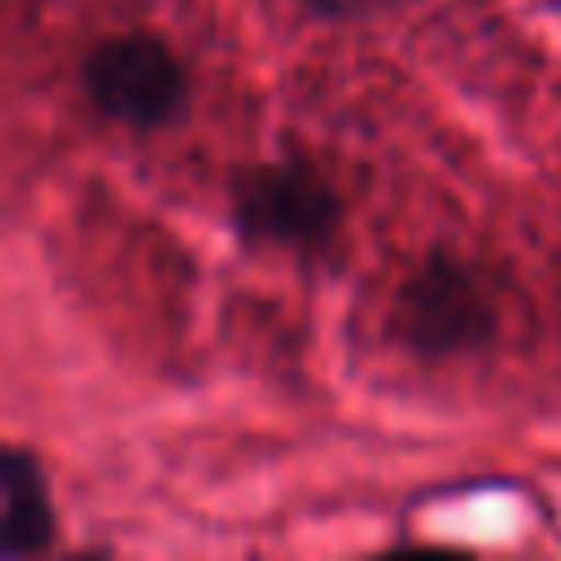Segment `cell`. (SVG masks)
<instances>
[{
    "mask_svg": "<svg viewBox=\"0 0 561 561\" xmlns=\"http://www.w3.org/2000/svg\"><path fill=\"white\" fill-rule=\"evenodd\" d=\"M237 224L254 241L324 245L342 219L337 193L302 162H267L237 180Z\"/></svg>",
    "mask_w": 561,
    "mask_h": 561,
    "instance_id": "cell-3",
    "label": "cell"
},
{
    "mask_svg": "<svg viewBox=\"0 0 561 561\" xmlns=\"http://www.w3.org/2000/svg\"><path fill=\"white\" fill-rule=\"evenodd\" d=\"M399 329L408 346L430 359L473 351L495 329V302L465 263L430 259L399 294Z\"/></svg>",
    "mask_w": 561,
    "mask_h": 561,
    "instance_id": "cell-2",
    "label": "cell"
},
{
    "mask_svg": "<svg viewBox=\"0 0 561 561\" xmlns=\"http://www.w3.org/2000/svg\"><path fill=\"white\" fill-rule=\"evenodd\" d=\"M83 83L92 105L127 127H158L175 118L188 96L180 57L162 39L140 31L96 44L92 57L83 61Z\"/></svg>",
    "mask_w": 561,
    "mask_h": 561,
    "instance_id": "cell-1",
    "label": "cell"
},
{
    "mask_svg": "<svg viewBox=\"0 0 561 561\" xmlns=\"http://www.w3.org/2000/svg\"><path fill=\"white\" fill-rule=\"evenodd\" d=\"M0 491H4V526H0V552L26 557L44 552L53 543V500L44 486V473L31 451L13 447L0 465Z\"/></svg>",
    "mask_w": 561,
    "mask_h": 561,
    "instance_id": "cell-4",
    "label": "cell"
}]
</instances>
